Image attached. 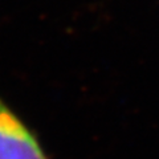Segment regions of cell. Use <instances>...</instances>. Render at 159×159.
<instances>
[{
	"label": "cell",
	"mask_w": 159,
	"mask_h": 159,
	"mask_svg": "<svg viewBox=\"0 0 159 159\" xmlns=\"http://www.w3.org/2000/svg\"><path fill=\"white\" fill-rule=\"evenodd\" d=\"M0 159H48L36 135L0 97Z\"/></svg>",
	"instance_id": "obj_1"
}]
</instances>
